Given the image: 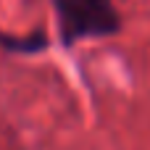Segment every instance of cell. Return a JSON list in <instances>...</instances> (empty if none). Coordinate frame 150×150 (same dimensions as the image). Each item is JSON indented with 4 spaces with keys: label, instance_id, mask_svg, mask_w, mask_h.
Here are the masks:
<instances>
[{
    "label": "cell",
    "instance_id": "1",
    "mask_svg": "<svg viewBox=\"0 0 150 150\" xmlns=\"http://www.w3.org/2000/svg\"><path fill=\"white\" fill-rule=\"evenodd\" d=\"M53 8L66 47H74L79 40L111 37L121 29V16L111 0H53Z\"/></svg>",
    "mask_w": 150,
    "mask_h": 150
}]
</instances>
